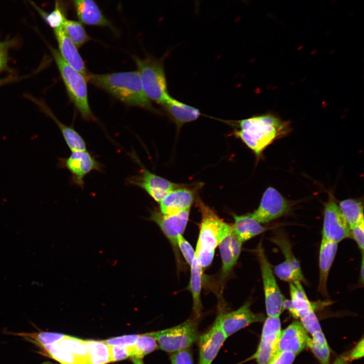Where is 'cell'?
<instances>
[{"instance_id":"1","label":"cell","mask_w":364,"mask_h":364,"mask_svg":"<svg viewBox=\"0 0 364 364\" xmlns=\"http://www.w3.org/2000/svg\"><path fill=\"white\" fill-rule=\"evenodd\" d=\"M233 133L240 139L257 158L274 142L287 135L290 123L275 114L265 113L233 122Z\"/></svg>"},{"instance_id":"2","label":"cell","mask_w":364,"mask_h":364,"mask_svg":"<svg viewBox=\"0 0 364 364\" xmlns=\"http://www.w3.org/2000/svg\"><path fill=\"white\" fill-rule=\"evenodd\" d=\"M86 78L126 105L153 110L143 90L138 70L103 74L89 73Z\"/></svg>"},{"instance_id":"3","label":"cell","mask_w":364,"mask_h":364,"mask_svg":"<svg viewBox=\"0 0 364 364\" xmlns=\"http://www.w3.org/2000/svg\"><path fill=\"white\" fill-rule=\"evenodd\" d=\"M199 206L202 217L195 256L202 268H205L211 263L215 249L232 231L233 226L224 222L202 202H199Z\"/></svg>"},{"instance_id":"4","label":"cell","mask_w":364,"mask_h":364,"mask_svg":"<svg viewBox=\"0 0 364 364\" xmlns=\"http://www.w3.org/2000/svg\"><path fill=\"white\" fill-rule=\"evenodd\" d=\"M50 49L70 100L83 119L95 120L88 103L86 78L68 65L62 59L58 51L51 47Z\"/></svg>"},{"instance_id":"5","label":"cell","mask_w":364,"mask_h":364,"mask_svg":"<svg viewBox=\"0 0 364 364\" xmlns=\"http://www.w3.org/2000/svg\"><path fill=\"white\" fill-rule=\"evenodd\" d=\"M133 59L146 96L150 101L162 105L169 96L162 61L152 57L143 59L133 57Z\"/></svg>"},{"instance_id":"6","label":"cell","mask_w":364,"mask_h":364,"mask_svg":"<svg viewBox=\"0 0 364 364\" xmlns=\"http://www.w3.org/2000/svg\"><path fill=\"white\" fill-rule=\"evenodd\" d=\"M149 334L155 339L161 350L170 353L188 349L199 338L197 324L191 319L173 327Z\"/></svg>"},{"instance_id":"7","label":"cell","mask_w":364,"mask_h":364,"mask_svg":"<svg viewBox=\"0 0 364 364\" xmlns=\"http://www.w3.org/2000/svg\"><path fill=\"white\" fill-rule=\"evenodd\" d=\"M263 281L266 313L269 317H280L283 310V296L275 279L270 264L261 244L256 250Z\"/></svg>"},{"instance_id":"8","label":"cell","mask_w":364,"mask_h":364,"mask_svg":"<svg viewBox=\"0 0 364 364\" xmlns=\"http://www.w3.org/2000/svg\"><path fill=\"white\" fill-rule=\"evenodd\" d=\"M291 206L277 189L269 187L263 193L257 209L250 214L261 223H268L287 214Z\"/></svg>"},{"instance_id":"9","label":"cell","mask_w":364,"mask_h":364,"mask_svg":"<svg viewBox=\"0 0 364 364\" xmlns=\"http://www.w3.org/2000/svg\"><path fill=\"white\" fill-rule=\"evenodd\" d=\"M350 237V228L331 195L324 205L323 238L338 243Z\"/></svg>"},{"instance_id":"10","label":"cell","mask_w":364,"mask_h":364,"mask_svg":"<svg viewBox=\"0 0 364 364\" xmlns=\"http://www.w3.org/2000/svg\"><path fill=\"white\" fill-rule=\"evenodd\" d=\"M59 165L67 169L71 173L73 184L81 188L84 185V178L93 171H102L103 166L86 151L71 152L66 158H60Z\"/></svg>"},{"instance_id":"11","label":"cell","mask_w":364,"mask_h":364,"mask_svg":"<svg viewBox=\"0 0 364 364\" xmlns=\"http://www.w3.org/2000/svg\"><path fill=\"white\" fill-rule=\"evenodd\" d=\"M127 182L144 190L158 203L170 192L182 186L157 175L144 167L138 174L128 178Z\"/></svg>"},{"instance_id":"12","label":"cell","mask_w":364,"mask_h":364,"mask_svg":"<svg viewBox=\"0 0 364 364\" xmlns=\"http://www.w3.org/2000/svg\"><path fill=\"white\" fill-rule=\"evenodd\" d=\"M250 305L249 302H246L237 310L220 313L214 323L220 327L228 338L252 324L264 321L265 316L262 313L253 312Z\"/></svg>"},{"instance_id":"13","label":"cell","mask_w":364,"mask_h":364,"mask_svg":"<svg viewBox=\"0 0 364 364\" xmlns=\"http://www.w3.org/2000/svg\"><path fill=\"white\" fill-rule=\"evenodd\" d=\"M264 321L260 342L252 356L257 364H267L274 354L282 331L279 317L268 316Z\"/></svg>"},{"instance_id":"14","label":"cell","mask_w":364,"mask_h":364,"mask_svg":"<svg viewBox=\"0 0 364 364\" xmlns=\"http://www.w3.org/2000/svg\"><path fill=\"white\" fill-rule=\"evenodd\" d=\"M190 209L172 215H164L159 211H151L149 219L157 224L163 234L174 248L177 247V238L183 235L187 227Z\"/></svg>"},{"instance_id":"15","label":"cell","mask_w":364,"mask_h":364,"mask_svg":"<svg viewBox=\"0 0 364 364\" xmlns=\"http://www.w3.org/2000/svg\"><path fill=\"white\" fill-rule=\"evenodd\" d=\"M310 338L301 323L295 321L281 331L274 354L288 351L297 355L307 347Z\"/></svg>"},{"instance_id":"16","label":"cell","mask_w":364,"mask_h":364,"mask_svg":"<svg viewBox=\"0 0 364 364\" xmlns=\"http://www.w3.org/2000/svg\"><path fill=\"white\" fill-rule=\"evenodd\" d=\"M227 338L215 323L208 331L199 336V364H211Z\"/></svg>"},{"instance_id":"17","label":"cell","mask_w":364,"mask_h":364,"mask_svg":"<svg viewBox=\"0 0 364 364\" xmlns=\"http://www.w3.org/2000/svg\"><path fill=\"white\" fill-rule=\"evenodd\" d=\"M195 190L183 185L168 194L159 203L160 212L172 215L190 209L195 199Z\"/></svg>"},{"instance_id":"18","label":"cell","mask_w":364,"mask_h":364,"mask_svg":"<svg viewBox=\"0 0 364 364\" xmlns=\"http://www.w3.org/2000/svg\"><path fill=\"white\" fill-rule=\"evenodd\" d=\"M54 30L58 45V52L62 59L86 78L89 73L76 46L67 36L63 27Z\"/></svg>"},{"instance_id":"19","label":"cell","mask_w":364,"mask_h":364,"mask_svg":"<svg viewBox=\"0 0 364 364\" xmlns=\"http://www.w3.org/2000/svg\"><path fill=\"white\" fill-rule=\"evenodd\" d=\"M300 282L296 281L290 283L291 299H285L283 303V309H287L296 318H301L314 311Z\"/></svg>"},{"instance_id":"20","label":"cell","mask_w":364,"mask_h":364,"mask_svg":"<svg viewBox=\"0 0 364 364\" xmlns=\"http://www.w3.org/2000/svg\"><path fill=\"white\" fill-rule=\"evenodd\" d=\"M79 21L87 25L107 26L114 30L95 0H72Z\"/></svg>"},{"instance_id":"21","label":"cell","mask_w":364,"mask_h":364,"mask_svg":"<svg viewBox=\"0 0 364 364\" xmlns=\"http://www.w3.org/2000/svg\"><path fill=\"white\" fill-rule=\"evenodd\" d=\"M177 128L197 120L201 115L200 110L181 102L169 96L162 105Z\"/></svg>"},{"instance_id":"22","label":"cell","mask_w":364,"mask_h":364,"mask_svg":"<svg viewBox=\"0 0 364 364\" xmlns=\"http://www.w3.org/2000/svg\"><path fill=\"white\" fill-rule=\"evenodd\" d=\"M242 244L233 230L219 244L222 277H227L236 264L241 253Z\"/></svg>"},{"instance_id":"23","label":"cell","mask_w":364,"mask_h":364,"mask_svg":"<svg viewBox=\"0 0 364 364\" xmlns=\"http://www.w3.org/2000/svg\"><path fill=\"white\" fill-rule=\"evenodd\" d=\"M338 243L322 238L319 253L320 278L318 291L327 295V284L329 273L336 254Z\"/></svg>"},{"instance_id":"24","label":"cell","mask_w":364,"mask_h":364,"mask_svg":"<svg viewBox=\"0 0 364 364\" xmlns=\"http://www.w3.org/2000/svg\"><path fill=\"white\" fill-rule=\"evenodd\" d=\"M233 233L242 243L262 233L266 230V228L253 218L250 214L242 215L233 214Z\"/></svg>"},{"instance_id":"25","label":"cell","mask_w":364,"mask_h":364,"mask_svg":"<svg viewBox=\"0 0 364 364\" xmlns=\"http://www.w3.org/2000/svg\"><path fill=\"white\" fill-rule=\"evenodd\" d=\"M191 275L188 289L193 301V310L195 316L199 317L202 309L201 301L203 268L195 256L190 265Z\"/></svg>"},{"instance_id":"26","label":"cell","mask_w":364,"mask_h":364,"mask_svg":"<svg viewBox=\"0 0 364 364\" xmlns=\"http://www.w3.org/2000/svg\"><path fill=\"white\" fill-rule=\"evenodd\" d=\"M42 109L56 122L59 127L64 139L71 152L77 151H86V145L79 133L72 127L66 125L59 121L52 112L40 103Z\"/></svg>"},{"instance_id":"27","label":"cell","mask_w":364,"mask_h":364,"mask_svg":"<svg viewBox=\"0 0 364 364\" xmlns=\"http://www.w3.org/2000/svg\"><path fill=\"white\" fill-rule=\"evenodd\" d=\"M87 353L85 364H107L111 361L109 346L104 341L85 340Z\"/></svg>"},{"instance_id":"28","label":"cell","mask_w":364,"mask_h":364,"mask_svg":"<svg viewBox=\"0 0 364 364\" xmlns=\"http://www.w3.org/2000/svg\"><path fill=\"white\" fill-rule=\"evenodd\" d=\"M338 206L350 228L363 219V204L359 200L345 199L339 203Z\"/></svg>"},{"instance_id":"29","label":"cell","mask_w":364,"mask_h":364,"mask_svg":"<svg viewBox=\"0 0 364 364\" xmlns=\"http://www.w3.org/2000/svg\"><path fill=\"white\" fill-rule=\"evenodd\" d=\"M62 27L67 36L77 48L81 47L90 39L83 24L79 21L66 18Z\"/></svg>"},{"instance_id":"30","label":"cell","mask_w":364,"mask_h":364,"mask_svg":"<svg viewBox=\"0 0 364 364\" xmlns=\"http://www.w3.org/2000/svg\"><path fill=\"white\" fill-rule=\"evenodd\" d=\"M58 342L75 356L78 364H85L87 353L85 340L65 335Z\"/></svg>"},{"instance_id":"31","label":"cell","mask_w":364,"mask_h":364,"mask_svg":"<svg viewBox=\"0 0 364 364\" xmlns=\"http://www.w3.org/2000/svg\"><path fill=\"white\" fill-rule=\"evenodd\" d=\"M157 347L156 340L149 333L140 335L133 346L132 357L142 358L146 355L156 350Z\"/></svg>"},{"instance_id":"32","label":"cell","mask_w":364,"mask_h":364,"mask_svg":"<svg viewBox=\"0 0 364 364\" xmlns=\"http://www.w3.org/2000/svg\"><path fill=\"white\" fill-rule=\"evenodd\" d=\"M274 272L281 280L290 283L296 281L301 282L304 280L301 270H297L285 260L275 266Z\"/></svg>"},{"instance_id":"33","label":"cell","mask_w":364,"mask_h":364,"mask_svg":"<svg viewBox=\"0 0 364 364\" xmlns=\"http://www.w3.org/2000/svg\"><path fill=\"white\" fill-rule=\"evenodd\" d=\"M271 240L281 249L285 257V261L293 265L297 270H301L299 263L292 252L291 244L288 239L283 235L278 234Z\"/></svg>"},{"instance_id":"34","label":"cell","mask_w":364,"mask_h":364,"mask_svg":"<svg viewBox=\"0 0 364 364\" xmlns=\"http://www.w3.org/2000/svg\"><path fill=\"white\" fill-rule=\"evenodd\" d=\"M42 16L46 23L54 30L62 27L66 19L65 15L58 1H56L55 8L51 12L48 14H43Z\"/></svg>"},{"instance_id":"35","label":"cell","mask_w":364,"mask_h":364,"mask_svg":"<svg viewBox=\"0 0 364 364\" xmlns=\"http://www.w3.org/2000/svg\"><path fill=\"white\" fill-rule=\"evenodd\" d=\"M307 347L311 349L321 364H329L330 350L328 343H316L310 338Z\"/></svg>"},{"instance_id":"36","label":"cell","mask_w":364,"mask_h":364,"mask_svg":"<svg viewBox=\"0 0 364 364\" xmlns=\"http://www.w3.org/2000/svg\"><path fill=\"white\" fill-rule=\"evenodd\" d=\"M16 39L0 40V73L9 70V50L17 44Z\"/></svg>"},{"instance_id":"37","label":"cell","mask_w":364,"mask_h":364,"mask_svg":"<svg viewBox=\"0 0 364 364\" xmlns=\"http://www.w3.org/2000/svg\"><path fill=\"white\" fill-rule=\"evenodd\" d=\"M134 346V345H133ZM133 346H109L111 361H117L132 356Z\"/></svg>"},{"instance_id":"38","label":"cell","mask_w":364,"mask_h":364,"mask_svg":"<svg viewBox=\"0 0 364 364\" xmlns=\"http://www.w3.org/2000/svg\"><path fill=\"white\" fill-rule=\"evenodd\" d=\"M176 242L177 247L179 249L187 263L190 266L195 257V251L183 235L177 237Z\"/></svg>"},{"instance_id":"39","label":"cell","mask_w":364,"mask_h":364,"mask_svg":"<svg viewBox=\"0 0 364 364\" xmlns=\"http://www.w3.org/2000/svg\"><path fill=\"white\" fill-rule=\"evenodd\" d=\"M300 320L301 325L306 332L311 335L315 332L322 331L321 325L314 311Z\"/></svg>"},{"instance_id":"40","label":"cell","mask_w":364,"mask_h":364,"mask_svg":"<svg viewBox=\"0 0 364 364\" xmlns=\"http://www.w3.org/2000/svg\"><path fill=\"white\" fill-rule=\"evenodd\" d=\"M140 335L131 334L112 338L104 342L109 346H133L136 343Z\"/></svg>"},{"instance_id":"41","label":"cell","mask_w":364,"mask_h":364,"mask_svg":"<svg viewBox=\"0 0 364 364\" xmlns=\"http://www.w3.org/2000/svg\"><path fill=\"white\" fill-rule=\"evenodd\" d=\"M170 358L171 364H194L192 354L188 349L171 353Z\"/></svg>"},{"instance_id":"42","label":"cell","mask_w":364,"mask_h":364,"mask_svg":"<svg viewBox=\"0 0 364 364\" xmlns=\"http://www.w3.org/2000/svg\"><path fill=\"white\" fill-rule=\"evenodd\" d=\"M351 237L357 243L362 253L363 251L364 220H361L350 228Z\"/></svg>"},{"instance_id":"43","label":"cell","mask_w":364,"mask_h":364,"mask_svg":"<svg viewBox=\"0 0 364 364\" xmlns=\"http://www.w3.org/2000/svg\"><path fill=\"white\" fill-rule=\"evenodd\" d=\"M296 354L288 351L274 354L267 364H292Z\"/></svg>"},{"instance_id":"44","label":"cell","mask_w":364,"mask_h":364,"mask_svg":"<svg viewBox=\"0 0 364 364\" xmlns=\"http://www.w3.org/2000/svg\"><path fill=\"white\" fill-rule=\"evenodd\" d=\"M363 356V339L362 338L347 357L348 360L359 359Z\"/></svg>"},{"instance_id":"45","label":"cell","mask_w":364,"mask_h":364,"mask_svg":"<svg viewBox=\"0 0 364 364\" xmlns=\"http://www.w3.org/2000/svg\"><path fill=\"white\" fill-rule=\"evenodd\" d=\"M348 361L347 358L342 356L337 358L333 364H347Z\"/></svg>"},{"instance_id":"46","label":"cell","mask_w":364,"mask_h":364,"mask_svg":"<svg viewBox=\"0 0 364 364\" xmlns=\"http://www.w3.org/2000/svg\"><path fill=\"white\" fill-rule=\"evenodd\" d=\"M132 360L134 364H144L142 358H141L133 356L132 357Z\"/></svg>"},{"instance_id":"47","label":"cell","mask_w":364,"mask_h":364,"mask_svg":"<svg viewBox=\"0 0 364 364\" xmlns=\"http://www.w3.org/2000/svg\"><path fill=\"white\" fill-rule=\"evenodd\" d=\"M360 272H361L360 276L361 277V280H362V281H363V254H362V261H361V266Z\"/></svg>"},{"instance_id":"48","label":"cell","mask_w":364,"mask_h":364,"mask_svg":"<svg viewBox=\"0 0 364 364\" xmlns=\"http://www.w3.org/2000/svg\"><path fill=\"white\" fill-rule=\"evenodd\" d=\"M5 81H6L5 80H0V84H1L2 82H4Z\"/></svg>"}]
</instances>
